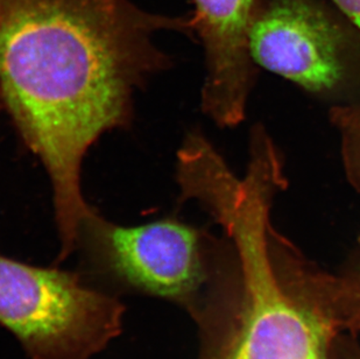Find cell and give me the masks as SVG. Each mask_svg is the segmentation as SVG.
I'll return each instance as SVG.
<instances>
[{
    "label": "cell",
    "instance_id": "1",
    "mask_svg": "<svg viewBox=\"0 0 360 359\" xmlns=\"http://www.w3.org/2000/svg\"><path fill=\"white\" fill-rule=\"evenodd\" d=\"M184 28L129 0H0V96L51 177L60 259L76 251L92 209L79 182L85 153L129 122L134 89L166 67L153 35Z\"/></svg>",
    "mask_w": 360,
    "mask_h": 359
},
{
    "label": "cell",
    "instance_id": "2",
    "mask_svg": "<svg viewBox=\"0 0 360 359\" xmlns=\"http://www.w3.org/2000/svg\"><path fill=\"white\" fill-rule=\"evenodd\" d=\"M281 167L265 154L251 156L236 177L225 163L200 170L191 182L198 201L235 241L243 271V301L224 337L202 359H326L328 328L282 289L269 256V207L282 186Z\"/></svg>",
    "mask_w": 360,
    "mask_h": 359
},
{
    "label": "cell",
    "instance_id": "3",
    "mask_svg": "<svg viewBox=\"0 0 360 359\" xmlns=\"http://www.w3.org/2000/svg\"><path fill=\"white\" fill-rule=\"evenodd\" d=\"M125 306L82 273L0 256V325L30 359H90L122 334Z\"/></svg>",
    "mask_w": 360,
    "mask_h": 359
},
{
    "label": "cell",
    "instance_id": "4",
    "mask_svg": "<svg viewBox=\"0 0 360 359\" xmlns=\"http://www.w3.org/2000/svg\"><path fill=\"white\" fill-rule=\"evenodd\" d=\"M79 248L96 277L180 305H191L205 279L200 232L173 218L125 227L92 208L79 225Z\"/></svg>",
    "mask_w": 360,
    "mask_h": 359
},
{
    "label": "cell",
    "instance_id": "5",
    "mask_svg": "<svg viewBox=\"0 0 360 359\" xmlns=\"http://www.w3.org/2000/svg\"><path fill=\"white\" fill-rule=\"evenodd\" d=\"M253 61L310 92L336 88L347 72V37L310 0H272L248 34Z\"/></svg>",
    "mask_w": 360,
    "mask_h": 359
},
{
    "label": "cell",
    "instance_id": "6",
    "mask_svg": "<svg viewBox=\"0 0 360 359\" xmlns=\"http://www.w3.org/2000/svg\"><path fill=\"white\" fill-rule=\"evenodd\" d=\"M191 28L202 40L207 77L202 106L218 125L235 126L244 118L252 80L248 34L257 0H193Z\"/></svg>",
    "mask_w": 360,
    "mask_h": 359
},
{
    "label": "cell",
    "instance_id": "7",
    "mask_svg": "<svg viewBox=\"0 0 360 359\" xmlns=\"http://www.w3.org/2000/svg\"><path fill=\"white\" fill-rule=\"evenodd\" d=\"M331 119L340 133L347 177L356 188H360V102L333 108Z\"/></svg>",
    "mask_w": 360,
    "mask_h": 359
},
{
    "label": "cell",
    "instance_id": "8",
    "mask_svg": "<svg viewBox=\"0 0 360 359\" xmlns=\"http://www.w3.org/2000/svg\"><path fill=\"white\" fill-rule=\"evenodd\" d=\"M340 10L360 28V0H333Z\"/></svg>",
    "mask_w": 360,
    "mask_h": 359
}]
</instances>
